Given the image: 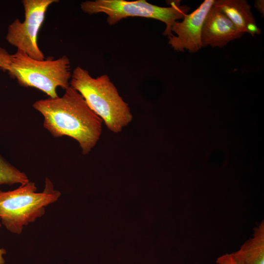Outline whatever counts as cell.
Returning <instances> with one entry per match:
<instances>
[{"label": "cell", "mask_w": 264, "mask_h": 264, "mask_svg": "<svg viewBox=\"0 0 264 264\" xmlns=\"http://www.w3.org/2000/svg\"><path fill=\"white\" fill-rule=\"evenodd\" d=\"M214 0H204L192 13L187 14L182 22L176 21L171 28L176 36L168 37V44L177 51L185 50L198 52L202 47L201 30L205 18Z\"/></svg>", "instance_id": "7"}, {"label": "cell", "mask_w": 264, "mask_h": 264, "mask_svg": "<svg viewBox=\"0 0 264 264\" xmlns=\"http://www.w3.org/2000/svg\"><path fill=\"white\" fill-rule=\"evenodd\" d=\"M1 224L0 223V227ZM6 253V250L4 248H0V264H4L5 261L3 258V255Z\"/></svg>", "instance_id": "15"}, {"label": "cell", "mask_w": 264, "mask_h": 264, "mask_svg": "<svg viewBox=\"0 0 264 264\" xmlns=\"http://www.w3.org/2000/svg\"><path fill=\"white\" fill-rule=\"evenodd\" d=\"M57 0H23L24 20L16 19L7 28L6 40L11 45L38 60L44 55L38 44V33L49 6Z\"/></svg>", "instance_id": "6"}, {"label": "cell", "mask_w": 264, "mask_h": 264, "mask_svg": "<svg viewBox=\"0 0 264 264\" xmlns=\"http://www.w3.org/2000/svg\"><path fill=\"white\" fill-rule=\"evenodd\" d=\"M33 107L43 116L44 127L53 137L73 138L83 155L88 154L100 138L102 120L70 86L62 96L36 101Z\"/></svg>", "instance_id": "1"}, {"label": "cell", "mask_w": 264, "mask_h": 264, "mask_svg": "<svg viewBox=\"0 0 264 264\" xmlns=\"http://www.w3.org/2000/svg\"><path fill=\"white\" fill-rule=\"evenodd\" d=\"M239 264H264V222L254 230L253 237L232 253Z\"/></svg>", "instance_id": "10"}, {"label": "cell", "mask_w": 264, "mask_h": 264, "mask_svg": "<svg viewBox=\"0 0 264 264\" xmlns=\"http://www.w3.org/2000/svg\"><path fill=\"white\" fill-rule=\"evenodd\" d=\"M11 62V54L4 48L0 46V69L5 72L9 69Z\"/></svg>", "instance_id": "12"}, {"label": "cell", "mask_w": 264, "mask_h": 264, "mask_svg": "<svg viewBox=\"0 0 264 264\" xmlns=\"http://www.w3.org/2000/svg\"><path fill=\"white\" fill-rule=\"evenodd\" d=\"M213 5L223 13L240 32L252 36L261 33L246 0H216Z\"/></svg>", "instance_id": "9"}, {"label": "cell", "mask_w": 264, "mask_h": 264, "mask_svg": "<svg viewBox=\"0 0 264 264\" xmlns=\"http://www.w3.org/2000/svg\"><path fill=\"white\" fill-rule=\"evenodd\" d=\"M170 4L169 7H161L151 4L145 0H95L83 1L80 7L88 14H106L107 21L110 25H114L129 17L157 20L166 25L163 34L170 37L173 35L171 31L173 24L177 20L183 19L190 10L188 6L180 5V0L171 2Z\"/></svg>", "instance_id": "5"}, {"label": "cell", "mask_w": 264, "mask_h": 264, "mask_svg": "<svg viewBox=\"0 0 264 264\" xmlns=\"http://www.w3.org/2000/svg\"><path fill=\"white\" fill-rule=\"evenodd\" d=\"M28 182V178L24 173L10 164L0 154V185L16 183L23 185Z\"/></svg>", "instance_id": "11"}, {"label": "cell", "mask_w": 264, "mask_h": 264, "mask_svg": "<svg viewBox=\"0 0 264 264\" xmlns=\"http://www.w3.org/2000/svg\"><path fill=\"white\" fill-rule=\"evenodd\" d=\"M37 190L35 183L30 181L12 191L0 190V219L7 230L21 234L24 226L42 217L45 207L57 201L61 195L47 177L43 192Z\"/></svg>", "instance_id": "3"}, {"label": "cell", "mask_w": 264, "mask_h": 264, "mask_svg": "<svg viewBox=\"0 0 264 264\" xmlns=\"http://www.w3.org/2000/svg\"><path fill=\"white\" fill-rule=\"evenodd\" d=\"M69 85L83 97L111 132H121L132 120L128 103L107 75L93 78L87 70L78 66L71 73Z\"/></svg>", "instance_id": "2"}, {"label": "cell", "mask_w": 264, "mask_h": 264, "mask_svg": "<svg viewBox=\"0 0 264 264\" xmlns=\"http://www.w3.org/2000/svg\"><path fill=\"white\" fill-rule=\"evenodd\" d=\"M216 263L218 264H239L234 259L232 253L220 256L217 259Z\"/></svg>", "instance_id": "13"}, {"label": "cell", "mask_w": 264, "mask_h": 264, "mask_svg": "<svg viewBox=\"0 0 264 264\" xmlns=\"http://www.w3.org/2000/svg\"><path fill=\"white\" fill-rule=\"evenodd\" d=\"M243 34L223 13L212 5L202 28V47H223L229 42L241 38Z\"/></svg>", "instance_id": "8"}, {"label": "cell", "mask_w": 264, "mask_h": 264, "mask_svg": "<svg viewBox=\"0 0 264 264\" xmlns=\"http://www.w3.org/2000/svg\"><path fill=\"white\" fill-rule=\"evenodd\" d=\"M264 1L258 0L256 2L255 6L261 13H264Z\"/></svg>", "instance_id": "14"}, {"label": "cell", "mask_w": 264, "mask_h": 264, "mask_svg": "<svg viewBox=\"0 0 264 264\" xmlns=\"http://www.w3.org/2000/svg\"><path fill=\"white\" fill-rule=\"evenodd\" d=\"M7 72L20 86L37 88L50 98L58 97V87L66 90L70 86L71 76L70 63L66 56L56 60H38L18 49L11 54Z\"/></svg>", "instance_id": "4"}]
</instances>
